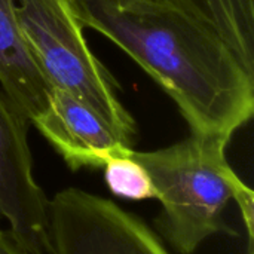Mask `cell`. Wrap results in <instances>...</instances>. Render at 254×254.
I'll return each instance as SVG.
<instances>
[{
    "label": "cell",
    "instance_id": "cell-1",
    "mask_svg": "<svg viewBox=\"0 0 254 254\" xmlns=\"http://www.w3.org/2000/svg\"><path fill=\"white\" fill-rule=\"evenodd\" d=\"M174 100L190 134L231 140L254 113V74L208 24L165 0H74Z\"/></svg>",
    "mask_w": 254,
    "mask_h": 254
},
{
    "label": "cell",
    "instance_id": "cell-2",
    "mask_svg": "<svg viewBox=\"0 0 254 254\" xmlns=\"http://www.w3.org/2000/svg\"><path fill=\"white\" fill-rule=\"evenodd\" d=\"M228 143L222 137L190 134L164 149L131 150V156L146 168L155 198L162 205L156 229L180 254H192L216 234L235 235L223 219L232 199L243 213L252 247L253 190L229 165Z\"/></svg>",
    "mask_w": 254,
    "mask_h": 254
},
{
    "label": "cell",
    "instance_id": "cell-3",
    "mask_svg": "<svg viewBox=\"0 0 254 254\" xmlns=\"http://www.w3.org/2000/svg\"><path fill=\"white\" fill-rule=\"evenodd\" d=\"M13 10L48 86L80 100L134 143L135 122L118 98L115 79L91 52L74 0H13Z\"/></svg>",
    "mask_w": 254,
    "mask_h": 254
},
{
    "label": "cell",
    "instance_id": "cell-4",
    "mask_svg": "<svg viewBox=\"0 0 254 254\" xmlns=\"http://www.w3.org/2000/svg\"><path fill=\"white\" fill-rule=\"evenodd\" d=\"M52 254H170L137 216L80 189L49 201Z\"/></svg>",
    "mask_w": 254,
    "mask_h": 254
},
{
    "label": "cell",
    "instance_id": "cell-5",
    "mask_svg": "<svg viewBox=\"0 0 254 254\" xmlns=\"http://www.w3.org/2000/svg\"><path fill=\"white\" fill-rule=\"evenodd\" d=\"M28 119L0 88V216L28 254H52L49 199L33 176Z\"/></svg>",
    "mask_w": 254,
    "mask_h": 254
},
{
    "label": "cell",
    "instance_id": "cell-6",
    "mask_svg": "<svg viewBox=\"0 0 254 254\" xmlns=\"http://www.w3.org/2000/svg\"><path fill=\"white\" fill-rule=\"evenodd\" d=\"M31 124L73 171L100 168L132 150V141L94 109L57 88H49L46 106Z\"/></svg>",
    "mask_w": 254,
    "mask_h": 254
},
{
    "label": "cell",
    "instance_id": "cell-7",
    "mask_svg": "<svg viewBox=\"0 0 254 254\" xmlns=\"http://www.w3.org/2000/svg\"><path fill=\"white\" fill-rule=\"evenodd\" d=\"M0 88L28 122L46 106L49 86L21 37L13 0H0Z\"/></svg>",
    "mask_w": 254,
    "mask_h": 254
},
{
    "label": "cell",
    "instance_id": "cell-8",
    "mask_svg": "<svg viewBox=\"0 0 254 254\" xmlns=\"http://www.w3.org/2000/svg\"><path fill=\"white\" fill-rule=\"evenodd\" d=\"M213 27L254 74V0H165Z\"/></svg>",
    "mask_w": 254,
    "mask_h": 254
},
{
    "label": "cell",
    "instance_id": "cell-9",
    "mask_svg": "<svg viewBox=\"0 0 254 254\" xmlns=\"http://www.w3.org/2000/svg\"><path fill=\"white\" fill-rule=\"evenodd\" d=\"M103 168L107 188L115 196L131 201L155 198L152 180L146 168L131 156V150L127 155L112 158Z\"/></svg>",
    "mask_w": 254,
    "mask_h": 254
},
{
    "label": "cell",
    "instance_id": "cell-10",
    "mask_svg": "<svg viewBox=\"0 0 254 254\" xmlns=\"http://www.w3.org/2000/svg\"><path fill=\"white\" fill-rule=\"evenodd\" d=\"M0 254H28L10 235V232L0 231Z\"/></svg>",
    "mask_w": 254,
    "mask_h": 254
}]
</instances>
